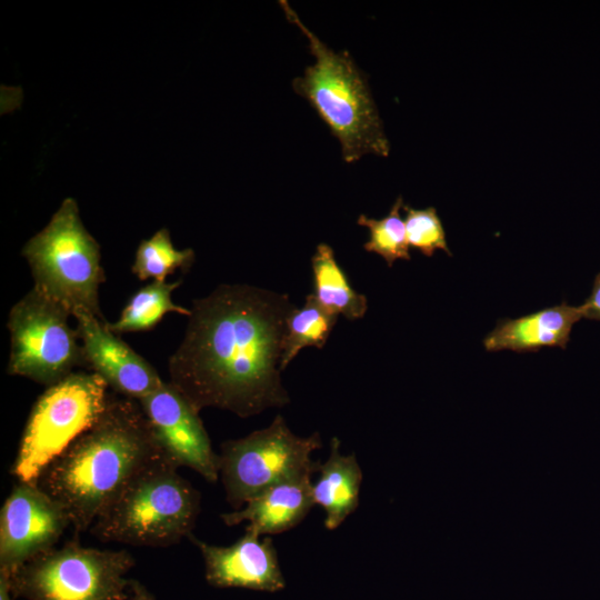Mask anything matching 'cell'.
Here are the masks:
<instances>
[{
  "mask_svg": "<svg viewBox=\"0 0 600 600\" xmlns=\"http://www.w3.org/2000/svg\"><path fill=\"white\" fill-rule=\"evenodd\" d=\"M582 317L580 306L566 302L517 319H503L483 339L487 351H538L543 347L566 349L572 327Z\"/></svg>",
  "mask_w": 600,
  "mask_h": 600,
  "instance_id": "15",
  "label": "cell"
},
{
  "mask_svg": "<svg viewBox=\"0 0 600 600\" xmlns=\"http://www.w3.org/2000/svg\"><path fill=\"white\" fill-rule=\"evenodd\" d=\"M289 22L306 36L314 63L292 81L341 144L351 163L366 154L388 157L390 143L366 77L347 51L334 52L313 34L291 6L281 0Z\"/></svg>",
  "mask_w": 600,
  "mask_h": 600,
  "instance_id": "3",
  "label": "cell"
},
{
  "mask_svg": "<svg viewBox=\"0 0 600 600\" xmlns=\"http://www.w3.org/2000/svg\"><path fill=\"white\" fill-rule=\"evenodd\" d=\"M134 558L127 550L83 547L73 540L11 574L14 597L27 600H126Z\"/></svg>",
  "mask_w": 600,
  "mask_h": 600,
  "instance_id": "7",
  "label": "cell"
},
{
  "mask_svg": "<svg viewBox=\"0 0 600 600\" xmlns=\"http://www.w3.org/2000/svg\"><path fill=\"white\" fill-rule=\"evenodd\" d=\"M313 506L311 476H302L268 487L221 519L227 526L248 522L247 531L263 537L294 528Z\"/></svg>",
  "mask_w": 600,
  "mask_h": 600,
  "instance_id": "14",
  "label": "cell"
},
{
  "mask_svg": "<svg viewBox=\"0 0 600 600\" xmlns=\"http://www.w3.org/2000/svg\"><path fill=\"white\" fill-rule=\"evenodd\" d=\"M322 446L320 434H294L281 416L250 434L224 441L219 454V477L227 501L236 510L278 482L312 476L319 462L311 454Z\"/></svg>",
  "mask_w": 600,
  "mask_h": 600,
  "instance_id": "8",
  "label": "cell"
},
{
  "mask_svg": "<svg viewBox=\"0 0 600 600\" xmlns=\"http://www.w3.org/2000/svg\"><path fill=\"white\" fill-rule=\"evenodd\" d=\"M132 600H154L148 589L137 580L130 582Z\"/></svg>",
  "mask_w": 600,
  "mask_h": 600,
  "instance_id": "25",
  "label": "cell"
},
{
  "mask_svg": "<svg viewBox=\"0 0 600 600\" xmlns=\"http://www.w3.org/2000/svg\"><path fill=\"white\" fill-rule=\"evenodd\" d=\"M70 526L61 504L37 482L19 481L0 511V569L12 574L53 549Z\"/></svg>",
  "mask_w": 600,
  "mask_h": 600,
  "instance_id": "10",
  "label": "cell"
},
{
  "mask_svg": "<svg viewBox=\"0 0 600 600\" xmlns=\"http://www.w3.org/2000/svg\"><path fill=\"white\" fill-rule=\"evenodd\" d=\"M76 320L86 366L108 388L139 401L163 383L157 370L112 332L106 320L90 314H79Z\"/></svg>",
  "mask_w": 600,
  "mask_h": 600,
  "instance_id": "12",
  "label": "cell"
},
{
  "mask_svg": "<svg viewBox=\"0 0 600 600\" xmlns=\"http://www.w3.org/2000/svg\"><path fill=\"white\" fill-rule=\"evenodd\" d=\"M403 207L401 197L394 201L389 213L381 219L358 217V224L369 230V240L363 244L364 250L379 254L389 267L398 259L410 260L404 220L400 216Z\"/></svg>",
  "mask_w": 600,
  "mask_h": 600,
  "instance_id": "21",
  "label": "cell"
},
{
  "mask_svg": "<svg viewBox=\"0 0 600 600\" xmlns=\"http://www.w3.org/2000/svg\"><path fill=\"white\" fill-rule=\"evenodd\" d=\"M193 262L194 251L190 248L176 249L170 231L161 228L139 243L131 270L141 281L164 282L178 269L188 271Z\"/></svg>",
  "mask_w": 600,
  "mask_h": 600,
  "instance_id": "20",
  "label": "cell"
},
{
  "mask_svg": "<svg viewBox=\"0 0 600 600\" xmlns=\"http://www.w3.org/2000/svg\"><path fill=\"white\" fill-rule=\"evenodd\" d=\"M406 212L404 226L409 247L431 257L436 250H443L449 256L446 232L436 208L414 209L403 206Z\"/></svg>",
  "mask_w": 600,
  "mask_h": 600,
  "instance_id": "22",
  "label": "cell"
},
{
  "mask_svg": "<svg viewBox=\"0 0 600 600\" xmlns=\"http://www.w3.org/2000/svg\"><path fill=\"white\" fill-rule=\"evenodd\" d=\"M199 549L207 581L218 588H243L276 592L286 587L277 550L270 537L251 531L230 546H213L190 534Z\"/></svg>",
  "mask_w": 600,
  "mask_h": 600,
  "instance_id": "13",
  "label": "cell"
},
{
  "mask_svg": "<svg viewBox=\"0 0 600 600\" xmlns=\"http://www.w3.org/2000/svg\"><path fill=\"white\" fill-rule=\"evenodd\" d=\"M161 459L137 476L89 530L102 541L134 547H170L192 534L199 491Z\"/></svg>",
  "mask_w": 600,
  "mask_h": 600,
  "instance_id": "4",
  "label": "cell"
},
{
  "mask_svg": "<svg viewBox=\"0 0 600 600\" xmlns=\"http://www.w3.org/2000/svg\"><path fill=\"white\" fill-rule=\"evenodd\" d=\"M33 287L72 317L90 314L104 320L99 288L104 281L98 241L83 226L78 203L66 198L49 223L21 250Z\"/></svg>",
  "mask_w": 600,
  "mask_h": 600,
  "instance_id": "5",
  "label": "cell"
},
{
  "mask_svg": "<svg viewBox=\"0 0 600 600\" xmlns=\"http://www.w3.org/2000/svg\"><path fill=\"white\" fill-rule=\"evenodd\" d=\"M11 573L0 569V600H12Z\"/></svg>",
  "mask_w": 600,
  "mask_h": 600,
  "instance_id": "24",
  "label": "cell"
},
{
  "mask_svg": "<svg viewBox=\"0 0 600 600\" xmlns=\"http://www.w3.org/2000/svg\"><path fill=\"white\" fill-rule=\"evenodd\" d=\"M338 318V316L324 310L312 293L306 297L302 307H293L284 322L281 341V371L290 364L303 348H323Z\"/></svg>",
  "mask_w": 600,
  "mask_h": 600,
  "instance_id": "19",
  "label": "cell"
},
{
  "mask_svg": "<svg viewBox=\"0 0 600 600\" xmlns=\"http://www.w3.org/2000/svg\"><path fill=\"white\" fill-rule=\"evenodd\" d=\"M180 284L181 280L173 282L152 281L140 288L128 300L119 318L114 322L108 323L109 329L117 334L148 331L153 329L169 312L189 317L191 312L189 308L172 301V292Z\"/></svg>",
  "mask_w": 600,
  "mask_h": 600,
  "instance_id": "18",
  "label": "cell"
},
{
  "mask_svg": "<svg viewBox=\"0 0 600 600\" xmlns=\"http://www.w3.org/2000/svg\"><path fill=\"white\" fill-rule=\"evenodd\" d=\"M320 476L312 483V499L324 513V527L337 529L359 506L362 470L356 454H342L340 440L330 441V454L326 462L318 463Z\"/></svg>",
  "mask_w": 600,
  "mask_h": 600,
  "instance_id": "16",
  "label": "cell"
},
{
  "mask_svg": "<svg viewBox=\"0 0 600 600\" xmlns=\"http://www.w3.org/2000/svg\"><path fill=\"white\" fill-rule=\"evenodd\" d=\"M580 308L583 318L600 321V272L594 278L590 296Z\"/></svg>",
  "mask_w": 600,
  "mask_h": 600,
  "instance_id": "23",
  "label": "cell"
},
{
  "mask_svg": "<svg viewBox=\"0 0 600 600\" xmlns=\"http://www.w3.org/2000/svg\"><path fill=\"white\" fill-rule=\"evenodd\" d=\"M288 294L244 283L220 284L196 299L184 336L168 360L170 383L198 410L241 418L290 402L281 380Z\"/></svg>",
  "mask_w": 600,
  "mask_h": 600,
  "instance_id": "1",
  "label": "cell"
},
{
  "mask_svg": "<svg viewBox=\"0 0 600 600\" xmlns=\"http://www.w3.org/2000/svg\"><path fill=\"white\" fill-rule=\"evenodd\" d=\"M72 317L63 307L31 288L10 309V356L7 372L47 388L86 364Z\"/></svg>",
  "mask_w": 600,
  "mask_h": 600,
  "instance_id": "9",
  "label": "cell"
},
{
  "mask_svg": "<svg viewBox=\"0 0 600 600\" xmlns=\"http://www.w3.org/2000/svg\"><path fill=\"white\" fill-rule=\"evenodd\" d=\"M163 454L178 468L188 467L208 482L219 479V454L199 412L170 382L139 400Z\"/></svg>",
  "mask_w": 600,
  "mask_h": 600,
  "instance_id": "11",
  "label": "cell"
},
{
  "mask_svg": "<svg viewBox=\"0 0 600 600\" xmlns=\"http://www.w3.org/2000/svg\"><path fill=\"white\" fill-rule=\"evenodd\" d=\"M108 386L94 372H73L48 387L34 402L11 472L37 482L43 469L98 419L108 399Z\"/></svg>",
  "mask_w": 600,
  "mask_h": 600,
  "instance_id": "6",
  "label": "cell"
},
{
  "mask_svg": "<svg viewBox=\"0 0 600 600\" xmlns=\"http://www.w3.org/2000/svg\"><path fill=\"white\" fill-rule=\"evenodd\" d=\"M311 268L312 296L324 310L348 320L363 318L368 310V299L352 288L329 244L317 246Z\"/></svg>",
  "mask_w": 600,
  "mask_h": 600,
  "instance_id": "17",
  "label": "cell"
},
{
  "mask_svg": "<svg viewBox=\"0 0 600 600\" xmlns=\"http://www.w3.org/2000/svg\"><path fill=\"white\" fill-rule=\"evenodd\" d=\"M161 459L167 457L139 401L109 393L98 419L43 469L37 484L61 504L73 530L83 532Z\"/></svg>",
  "mask_w": 600,
  "mask_h": 600,
  "instance_id": "2",
  "label": "cell"
}]
</instances>
